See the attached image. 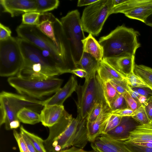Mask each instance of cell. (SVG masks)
Listing matches in <instances>:
<instances>
[{"label":"cell","mask_w":152,"mask_h":152,"mask_svg":"<svg viewBox=\"0 0 152 152\" xmlns=\"http://www.w3.org/2000/svg\"><path fill=\"white\" fill-rule=\"evenodd\" d=\"M139 33L132 28L118 26L108 35L100 37L99 42L103 50V58L121 54L135 56L141 46Z\"/></svg>","instance_id":"1"},{"label":"cell","mask_w":152,"mask_h":152,"mask_svg":"<svg viewBox=\"0 0 152 152\" xmlns=\"http://www.w3.org/2000/svg\"><path fill=\"white\" fill-rule=\"evenodd\" d=\"M37 27L54 43L70 69L77 65L73 58L68 40L61 21L52 13H41Z\"/></svg>","instance_id":"2"},{"label":"cell","mask_w":152,"mask_h":152,"mask_svg":"<svg viewBox=\"0 0 152 152\" xmlns=\"http://www.w3.org/2000/svg\"><path fill=\"white\" fill-rule=\"evenodd\" d=\"M7 81L20 94L39 100L55 94L61 88L63 80L53 77L47 80H26L17 76L9 77Z\"/></svg>","instance_id":"3"},{"label":"cell","mask_w":152,"mask_h":152,"mask_svg":"<svg viewBox=\"0 0 152 152\" xmlns=\"http://www.w3.org/2000/svg\"><path fill=\"white\" fill-rule=\"evenodd\" d=\"M96 72L90 74L85 78L84 84L78 85L76 88L75 91L77 100L76 103L78 120L87 118L97 102H101L105 104Z\"/></svg>","instance_id":"4"},{"label":"cell","mask_w":152,"mask_h":152,"mask_svg":"<svg viewBox=\"0 0 152 152\" xmlns=\"http://www.w3.org/2000/svg\"><path fill=\"white\" fill-rule=\"evenodd\" d=\"M18 37L26 40L41 49L49 51L52 54L62 74L69 73V69L60 52L53 41L36 26L21 23L16 29Z\"/></svg>","instance_id":"5"},{"label":"cell","mask_w":152,"mask_h":152,"mask_svg":"<svg viewBox=\"0 0 152 152\" xmlns=\"http://www.w3.org/2000/svg\"><path fill=\"white\" fill-rule=\"evenodd\" d=\"M24 59L18 37H11L0 41V75L2 77L17 76L23 67Z\"/></svg>","instance_id":"6"},{"label":"cell","mask_w":152,"mask_h":152,"mask_svg":"<svg viewBox=\"0 0 152 152\" xmlns=\"http://www.w3.org/2000/svg\"><path fill=\"white\" fill-rule=\"evenodd\" d=\"M113 7V0H98L85 7L81 18L83 31L97 36Z\"/></svg>","instance_id":"7"},{"label":"cell","mask_w":152,"mask_h":152,"mask_svg":"<svg viewBox=\"0 0 152 152\" xmlns=\"http://www.w3.org/2000/svg\"><path fill=\"white\" fill-rule=\"evenodd\" d=\"M61 21L77 66L83 53L82 41L86 37L82 26L80 13L77 10H72L62 17Z\"/></svg>","instance_id":"8"},{"label":"cell","mask_w":152,"mask_h":152,"mask_svg":"<svg viewBox=\"0 0 152 152\" xmlns=\"http://www.w3.org/2000/svg\"><path fill=\"white\" fill-rule=\"evenodd\" d=\"M78 123L77 117L73 118L67 128L60 123L49 127L48 136L44 142L47 152H59L72 146Z\"/></svg>","instance_id":"9"},{"label":"cell","mask_w":152,"mask_h":152,"mask_svg":"<svg viewBox=\"0 0 152 152\" xmlns=\"http://www.w3.org/2000/svg\"><path fill=\"white\" fill-rule=\"evenodd\" d=\"M0 96L7 99L10 106L17 113L24 108L40 113L44 107L43 101L21 94L3 91L1 92Z\"/></svg>","instance_id":"10"},{"label":"cell","mask_w":152,"mask_h":152,"mask_svg":"<svg viewBox=\"0 0 152 152\" xmlns=\"http://www.w3.org/2000/svg\"><path fill=\"white\" fill-rule=\"evenodd\" d=\"M91 146L96 152H132L123 141L101 134L91 142Z\"/></svg>","instance_id":"11"},{"label":"cell","mask_w":152,"mask_h":152,"mask_svg":"<svg viewBox=\"0 0 152 152\" xmlns=\"http://www.w3.org/2000/svg\"><path fill=\"white\" fill-rule=\"evenodd\" d=\"M3 11L10 14L11 17L32 11H36V0H0Z\"/></svg>","instance_id":"12"},{"label":"cell","mask_w":152,"mask_h":152,"mask_svg":"<svg viewBox=\"0 0 152 152\" xmlns=\"http://www.w3.org/2000/svg\"><path fill=\"white\" fill-rule=\"evenodd\" d=\"M134 56L121 54L102 59L125 77L134 71Z\"/></svg>","instance_id":"13"},{"label":"cell","mask_w":152,"mask_h":152,"mask_svg":"<svg viewBox=\"0 0 152 152\" xmlns=\"http://www.w3.org/2000/svg\"><path fill=\"white\" fill-rule=\"evenodd\" d=\"M78 85L75 75H72L64 86L59 89L52 96L43 101L44 106L47 105H63L65 100L75 91Z\"/></svg>","instance_id":"14"},{"label":"cell","mask_w":152,"mask_h":152,"mask_svg":"<svg viewBox=\"0 0 152 152\" xmlns=\"http://www.w3.org/2000/svg\"><path fill=\"white\" fill-rule=\"evenodd\" d=\"M131 117H122L119 124L105 135L117 140L123 142L127 140L130 132L140 124Z\"/></svg>","instance_id":"15"},{"label":"cell","mask_w":152,"mask_h":152,"mask_svg":"<svg viewBox=\"0 0 152 152\" xmlns=\"http://www.w3.org/2000/svg\"><path fill=\"white\" fill-rule=\"evenodd\" d=\"M111 111L108 105H104L102 112L96 120L92 122H87V137L88 141L94 142L101 135L104 124L112 114Z\"/></svg>","instance_id":"16"},{"label":"cell","mask_w":152,"mask_h":152,"mask_svg":"<svg viewBox=\"0 0 152 152\" xmlns=\"http://www.w3.org/2000/svg\"><path fill=\"white\" fill-rule=\"evenodd\" d=\"M65 110L63 105L45 106L40 113V122L45 126L50 127L59 121Z\"/></svg>","instance_id":"17"},{"label":"cell","mask_w":152,"mask_h":152,"mask_svg":"<svg viewBox=\"0 0 152 152\" xmlns=\"http://www.w3.org/2000/svg\"><path fill=\"white\" fill-rule=\"evenodd\" d=\"M126 141L135 143H152V124L137 126L130 132Z\"/></svg>","instance_id":"18"},{"label":"cell","mask_w":152,"mask_h":152,"mask_svg":"<svg viewBox=\"0 0 152 152\" xmlns=\"http://www.w3.org/2000/svg\"><path fill=\"white\" fill-rule=\"evenodd\" d=\"M0 104V126L4 124L5 129L7 130H10V123L18 119L17 113L10 106L7 99L1 96Z\"/></svg>","instance_id":"19"},{"label":"cell","mask_w":152,"mask_h":152,"mask_svg":"<svg viewBox=\"0 0 152 152\" xmlns=\"http://www.w3.org/2000/svg\"><path fill=\"white\" fill-rule=\"evenodd\" d=\"M82 42L83 52L91 54L99 61L102 59L103 56L102 47L92 34H89L82 41Z\"/></svg>","instance_id":"20"},{"label":"cell","mask_w":152,"mask_h":152,"mask_svg":"<svg viewBox=\"0 0 152 152\" xmlns=\"http://www.w3.org/2000/svg\"><path fill=\"white\" fill-rule=\"evenodd\" d=\"M97 74L103 81L112 79L120 80H125V77L102 59L100 61L97 70Z\"/></svg>","instance_id":"21"},{"label":"cell","mask_w":152,"mask_h":152,"mask_svg":"<svg viewBox=\"0 0 152 152\" xmlns=\"http://www.w3.org/2000/svg\"><path fill=\"white\" fill-rule=\"evenodd\" d=\"M87 118L78 120L75 137L72 146L83 149L88 141L87 137Z\"/></svg>","instance_id":"22"},{"label":"cell","mask_w":152,"mask_h":152,"mask_svg":"<svg viewBox=\"0 0 152 152\" xmlns=\"http://www.w3.org/2000/svg\"><path fill=\"white\" fill-rule=\"evenodd\" d=\"M152 12V0L147 4L137 7L125 14L127 17L144 23L146 18Z\"/></svg>","instance_id":"23"},{"label":"cell","mask_w":152,"mask_h":152,"mask_svg":"<svg viewBox=\"0 0 152 152\" xmlns=\"http://www.w3.org/2000/svg\"><path fill=\"white\" fill-rule=\"evenodd\" d=\"M152 0H121L119 5L114 7L110 12L112 14L119 13L125 14L140 6L151 2Z\"/></svg>","instance_id":"24"},{"label":"cell","mask_w":152,"mask_h":152,"mask_svg":"<svg viewBox=\"0 0 152 152\" xmlns=\"http://www.w3.org/2000/svg\"><path fill=\"white\" fill-rule=\"evenodd\" d=\"M100 62L91 54L83 52L77 65V68L86 70L88 76L92 73L97 71Z\"/></svg>","instance_id":"25"},{"label":"cell","mask_w":152,"mask_h":152,"mask_svg":"<svg viewBox=\"0 0 152 152\" xmlns=\"http://www.w3.org/2000/svg\"><path fill=\"white\" fill-rule=\"evenodd\" d=\"M98 77L103 100L104 103L109 107L111 103L120 94L117 92L109 81H103Z\"/></svg>","instance_id":"26"},{"label":"cell","mask_w":152,"mask_h":152,"mask_svg":"<svg viewBox=\"0 0 152 152\" xmlns=\"http://www.w3.org/2000/svg\"><path fill=\"white\" fill-rule=\"evenodd\" d=\"M17 115L20 122L25 124L34 125L40 122V114L28 108H24L20 110Z\"/></svg>","instance_id":"27"},{"label":"cell","mask_w":152,"mask_h":152,"mask_svg":"<svg viewBox=\"0 0 152 152\" xmlns=\"http://www.w3.org/2000/svg\"><path fill=\"white\" fill-rule=\"evenodd\" d=\"M134 72L152 91V68L143 65L135 64Z\"/></svg>","instance_id":"28"},{"label":"cell","mask_w":152,"mask_h":152,"mask_svg":"<svg viewBox=\"0 0 152 152\" xmlns=\"http://www.w3.org/2000/svg\"><path fill=\"white\" fill-rule=\"evenodd\" d=\"M20 133L27 137L38 152H47L44 144V140L41 137L28 132L22 125L20 127Z\"/></svg>","instance_id":"29"},{"label":"cell","mask_w":152,"mask_h":152,"mask_svg":"<svg viewBox=\"0 0 152 152\" xmlns=\"http://www.w3.org/2000/svg\"><path fill=\"white\" fill-rule=\"evenodd\" d=\"M36 12L41 13L47 12L57 8L59 4L58 0H36Z\"/></svg>","instance_id":"30"},{"label":"cell","mask_w":152,"mask_h":152,"mask_svg":"<svg viewBox=\"0 0 152 152\" xmlns=\"http://www.w3.org/2000/svg\"><path fill=\"white\" fill-rule=\"evenodd\" d=\"M41 13L36 11L27 12L22 15V23L29 26L37 25L39 22Z\"/></svg>","instance_id":"31"},{"label":"cell","mask_w":152,"mask_h":152,"mask_svg":"<svg viewBox=\"0 0 152 152\" xmlns=\"http://www.w3.org/2000/svg\"><path fill=\"white\" fill-rule=\"evenodd\" d=\"M128 85L131 88H148L143 81L132 72L125 77Z\"/></svg>","instance_id":"32"},{"label":"cell","mask_w":152,"mask_h":152,"mask_svg":"<svg viewBox=\"0 0 152 152\" xmlns=\"http://www.w3.org/2000/svg\"><path fill=\"white\" fill-rule=\"evenodd\" d=\"M122 118L112 114L104 124L101 134L105 135L117 127L120 123Z\"/></svg>","instance_id":"33"},{"label":"cell","mask_w":152,"mask_h":152,"mask_svg":"<svg viewBox=\"0 0 152 152\" xmlns=\"http://www.w3.org/2000/svg\"><path fill=\"white\" fill-rule=\"evenodd\" d=\"M131 117L140 125H145L149 123L148 116L142 105L134 111Z\"/></svg>","instance_id":"34"},{"label":"cell","mask_w":152,"mask_h":152,"mask_svg":"<svg viewBox=\"0 0 152 152\" xmlns=\"http://www.w3.org/2000/svg\"><path fill=\"white\" fill-rule=\"evenodd\" d=\"M105 104L101 102L96 103L87 117L88 121L92 122L96 120L101 113Z\"/></svg>","instance_id":"35"},{"label":"cell","mask_w":152,"mask_h":152,"mask_svg":"<svg viewBox=\"0 0 152 152\" xmlns=\"http://www.w3.org/2000/svg\"><path fill=\"white\" fill-rule=\"evenodd\" d=\"M109 81L119 94H123L128 92L129 85L126 80H120L112 79Z\"/></svg>","instance_id":"36"},{"label":"cell","mask_w":152,"mask_h":152,"mask_svg":"<svg viewBox=\"0 0 152 152\" xmlns=\"http://www.w3.org/2000/svg\"><path fill=\"white\" fill-rule=\"evenodd\" d=\"M109 107L112 111L127 108L123 95L120 94L111 103Z\"/></svg>","instance_id":"37"},{"label":"cell","mask_w":152,"mask_h":152,"mask_svg":"<svg viewBox=\"0 0 152 152\" xmlns=\"http://www.w3.org/2000/svg\"><path fill=\"white\" fill-rule=\"evenodd\" d=\"M13 134L18 144L20 152H30L22 134L15 129L13 131Z\"/></svg>","instance_id":"38"},{"label":"cell","mask_w":152,"mask_h":152,"mask_svg":"<svg viewBox=\"0 0 152 152\" xmlns=\"http://www.w3.org/2000/svg\"><path fill=\"white\" fill-rule=\"evenodd\" d=\"M127 108L134 111L142 105L131 96L128 92L123 94Z\"/></svg>","instance_id":"39"},{"label":"cell","mask_w":152,"mask_h":152,"mask_svg":"<svg viewBox=\"0 0 152 152\" xmlns=\"http://www.w3.org/2000/svg\"><path fill=\"white\" fill-rule=\"evenodd\" d=\"M132 152H152V148H147L127 141L123 142Z\"/></svg>","instance_id":"40"},{"label":"cell","mask_w":152,"mask_h":152,"mask_svg":"<svg viewBox=\"0 0 152 152\" xmlns=\"http://www.w3.org/2000/svg\"><path fill=\"white\" fill-rule=\"evenodd\" d=\"M142 105L147 114L149 123L152 124V96L148 98Z\"/></svg>","instance_id":"41"},{"label":"cell","mask_w":152,"mask_h":152,"mask_svg":"<svg viewBox=\"0 0 152 152\" xmlns=\"http://www.w3.org/2000/svg\"><path fill=\"white\" fill-rule=\"evenodd\" d=\"M12 31L10 28L0 23V41L4 40L11 37Z\"/></svg>","instance_id":"42"},{"label":"cell","mask_w":152,"mask_h":152,"mask_svg":"<svg viewBox=\"0 0 152 152\" xmlns=\"http://www.w3.org/2000/svg\"><path fill=\"white\" fill-rule=\"evenodd\" d=\"M134 111L128 108H124L111 112V114L122 117H131Z\"/></svg>","instance_id":"43"},{"label":"cell","mask_w":152,"mask_h":152,"mask_svg":"<svg viewBox=\"0 0 152 152\" xmlns=\"http://www.w3.org/2000/svg\"><path fill=\"white\" fill-rule=\"evenodd\" d=\"M132 89L138 92L140 94L147 98L152 96V91L148 88H134Z\"/></svg>","instance_id":"44"},{"label":"cell","mask_w":152,"mask_h":152,"mask_svg":"<svg viewBox=\"0 0 152 152\" xmlns=\"http://www.w3.org/2000/svg\"><path fill=\"white\" fill-rule=\"evenodd\" d=\"M70 73H72L81 78H86L88 76V74L85 70L80 68H77L71 70Z\"/></svg>","instance_id":"45"},{"label":"cell","mask_w":152,"mask_h":152,"mask_svg":"<svg viewBox=\"0 0 152 152\" xmlns=\"http://www.w3.org/2000/svg\"><path fill=\"white\" fill-rule=\"evenodd\" d=\"M98 1V0H79L77 2V6L80 7L86 5L89 6Z\"/></svg>","instance_id":"46"},{"label":"cell","mask_w":152,"mask_h":152,"mask_svg":"<svg viewBox=\"0 0 152 152\" xmlns=\"http://www.w3.org/2000/svg\"><path fill=\"white\" fill-rule=\"evenodd\" d=\"M30 152H38L32 145L27 137L21 134Z\"/></svg>","instance_id":"47"},{"label":"cell","mask_w":152,"mask_h":152,"mask_svg":"<svg viewBox=\"0 0 152 152\" xmlns=\"http://www.w3.org/2000/svg\"><path fill=\"white\" fill-rule=\"evenodd\" d=\"M83 151V149L72 146L59 152H82Z\"/></svg>","instance_id":"48"},{"label":"cell","mask_w":152,"mask_h":152,"mask_svg":"<svg viewBox=\"0 0 152 152\" xmlns=\"http://www.w3.org/2000/svg\"><path fill=\"white\" fill-rule=\"evenodd\" d=\"M20 126V121L19 120H16L11 122L10 125L11 129H17Z\"/></svg>","instance_id":"49"},{"label":"cell","mask_w":152,"mask_h":152,"mask_svg":"<svg viewBox=\"0 0 152 152\" xmlns=\"http://www.w3.org/2000/svg\"><path fill=\"white\" fill-rule=\"evenodd\" d=\"M144 23L146 25L152 27V12L147 17Z\"/></svg>","instance_id":"50"},{"label":"cell","mask_w":152,"mask_h":152,"mask_svg":"<svg viewBox=\"0 0 152 152\" xmlns=\"http://www.w3.org/2000/svg\"><path fill=\"white\" fill-rule=\"evenodd\" d=\"M148 98L147 97L141 95L139 98L138 102L141 105H142L146 102Z\"/></svg>","instance_id":"51"},{"label":"cell","mask_w":152,"mask_h":152,"mask_svg":"<svg viewBox=\"0 0 152 152\" xmlns=\"http://www.w3.org/2000/svg\"><path fill=\"white\" fill-rule=\"evenodd\" d=\"M82 152H96V151H94V150L91 151H85L84 150Z\"/></svg>","instance_id":"52"}]
</instances>
